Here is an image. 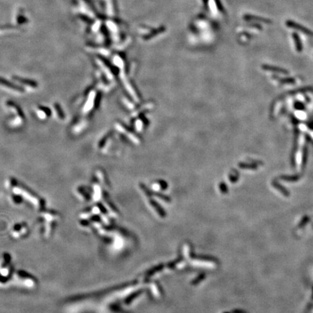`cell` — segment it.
Listing matches in <instances>:
<instances>
[{"mask_svg":"<svg viewBox=\"0 0 313 313\" xmlns=\"http://www.w3.org/2000/svg\"><path fill=\"white\" fill-rule=\"evenodd\" d=\"M286 25H287V26H289V28H294V29H296V30H298V31H302V32L305 33V34L308 35V36H309L313 37V31L309 30L308 28L304 27L303 26H301V25L298 24L297 23L293 22V21H292V20H287L286 21Z\"/></svg>","mask_w":313,"mask_h":313,"instance_id":"obj_2","label":"cell"},{"mask_svg":"<svg viewBox=\"0 0 313 313\" xmlns=\"http://www.w3.org/2000/svg\"><path fill=\"white\" fill-rule=\"evenodd\" d=\"M37 115L41 119H45L47 117H49L51 115V111L49 109L44 107H39L37 109L36 111Z\"/></svg>","mask_w":313,"mask_h":313,"instance_id":"obj_4","label":"cell"},{"mask_svg":"<svg viewBox=\"0 0 313 313\" xmlns=\"http://www.w3.org/2000/svg\"><path fill=\"white\" fill-rule=\"evenodd\" d=\"M13 80L17 81L19 84L23 85L24 86H27V87L31 88H36L38 86V84L36 81H33L31 80H28V79L23 78H21L19 76H13Z\"/></svg>","mask_w":313,"mask_h":313,"instance_id":"obj_3","label":"cell"},{"mask_svg":"<svg viewBox=\"0 0 313 313\" xmlns=\"http://www.w3.org/2000/svg\"><path fill=\"white\" fill-rule=\"evenodd\" d=\"M54 109H55V112L57 113V115L59 117V118L60 120H63L65 118V115L63 113V111L62 110L60 106L59 105V104H54Z\"/></svg>","mask_w":313,"mask_h":313,"instance_id":"obj_7","label":"cell"},{"mask_svg":"<svg viewBox=\"0 0 313 313\" xmlns=\"http://www.w3.org/2000/svg\"><path fill=\"white\" fill-rule=\"evenodd\" d=\"M293 40H294V43H295V45H296V50L298 51L299 52H301V51L302 50V44L301 41H300L299 37V36H298V34L296 33H293Z\"/></svg>","mask_w":313,"mask_h":313,"instance_id":"obj_6","label":"cell"},{"mask_svg":"<svg viewBox=\"0 0 313 313\" xmlns=\"http://www.w3.org/2000/svg\"><path fill=\"white\" fill-rule=\"evenodd\" d=\"M311 42H312V41H311ZM312 44H313V42H312Z\"/></svg>","mask_w":313,"mask_h":313,"instance_id":"obj_8","label":"cell"},{"mask_svg":"<svg viewBox=\"0 0 313 313\" xmlns=\"http://www.w3.org/2000/svg\"><path fill=\"white\" fill-rule=\"evenodd\" d=\"M263 68L265 69V70H270V71H273V72H279V73H282V74H288L289 73V72L287 71V70H286L285 69H282V68H278V67H274V66H269V65H265V66H263Z\"/></svg>","mask_w":313,"mask_h":313,"instance_id":"obj_5","label":"cell"},{"mask_svg":"<svg viewBox=\"0 0 313 313\" xmlns=\"http://www.w3.org/2000/svg\"><path fill=\"white\" fill-rule=\"evenodd\" d=\"M0 86H4L6 89L10 90V91H12L16 93H22L23 91H24L23 89L20 87V86H17V85L13 84V83L10 82V81L8 80H5V78H2L1 77H0Z\"/></svg>","mask_w":313,"mask_h":313,"instance_id":"obj_1","label":"cell"}]
</instances>
